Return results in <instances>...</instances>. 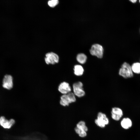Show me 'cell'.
I'll return each instance as SVG.
<instances>
[{"label": "cell", "instance_id": "8992f818", "mask_svg": "<svg viewBox=\"0 0 140 140\" xmlns=\"http://www.w3.org/2000/svg\"><path fill=\"white\" fill-rule=\"evenodd\" d=\"M73 93L76 96L80 97L84 96L85 92L83 88V84L80 81L74 83L72 86Z\"/></svg>", "mask_w": 140, "mask_h": 140}, {"label": "cell", "instance_id": "7c38bea8", "mask_svg": "<svg viewBox=\"0 0 140 140\" xmlns=\"http://www.w3.org/2000/svg\"><path fill=\"white\" fill-rule=\"evenodd\" d=\"M74 73L77 76H81L83 75L84 69L82 66L80 65H76L74 66Z\"/></svg>", "mask_w": 140, "mask_h": 140}, {"label": "cell", "instance_id": "8fae6325", "mask_svg": "<svg viewBox=\"0 0 140 140\" xmlns=\"http://www.w3.org/2000/svg\"><path fill=\"white\" fill-rule=\"evenodd\" d=\"M121 127L125 129H128L132 126V122L131 120L128 118H123L121 122Z\"/></svg>", "mask_w": 140, "mask_h": 140}, {"label": "cell", "instance_id": "277c9868", "mask_svg": "<svg viewBox=\"0 0 140 140\" xmlns=\"http://www.w3.org/2000/svg\"><path fill=\"white\" fill-rule=\"evenodd\" d=\"M90 54L99 58H102L104 53V48L102 46L98 44H95L91 46L89 50Z\"/></svg>", "mask_w": 140, "mask_h": 140}, {"label": "cell", "instance_id": "6da1fadb", "mask_svg": "<svg viewBox=\"0 0 140 140\" xmlns=\"http://www.w3.org/2000/svg\"><path fill=\"white\" fill-rule=\"evenodd\" d=\"M119 74L125 78L132 77L133 75L131 66L126 62H124L122 65L119 69Z\"/></svg>", "mask_w": 140, "mask_h": 140}, {"label": "cell", "instance_id": "5bb4252c", "mask_svg": "<svg viewBox=\"0 0 140 140\" xmlns=\"http://www.w3.org/2000/svg\"><path fill=\"white\" fill-rule=\"evenodd\" d=\"M76 127L78 128L87 132L88 129L85 122L83 121H79L76 124Z\"/></svg>", "mask_w": 140, "mask_h": 140}, {"label": "cell", "instance_id": "e0dca14e", "mask_svg": "<svg viewBox=\"0 0 140 140\" xmlns=\"http://www.w3.org/2000/svg\"><path fill=\"white\" fill-rule=\"evenodd\" d=\"M59 3L58 0H51L49 1L48 2V4L51 7L54 8Z\"/></svg>", "mask_w": 140, "mask_h": 140}, {"label": "cell", "instance_id": "ba28073f", "mask_svg": "<svg viewBox=\"0 0 140 140\" xmlns=\"http://www.w3.org/2000/svg\"><path fill=\"white\" fill-rule=\"evenodd\" d=\"M58 90L62 95L71 92V88L68 83L64 81L60 84Z\"/></svg>", "mask_w": 140, "mask_h": 140}, {"label": "cell", "instance_id": "d6986e66", "mask_svg": "<svg viewBox=\"0 0 140 140\" xmlns=\"http://www.w3.org/2000/svg\"><path fill=\"white\" fill-rule=\"evenodd\" d=\"M139 2L140 3V0L139 1Z\"/></svg>", "mask_w": 140, "mask_h": 140}, {"label": "cell", "instance_id": "7a4b0ae2", "mask_svg": "<svg viewBox=\"0 0 140 140\" xmlns=\"http://www.w3.org/2000/svg\"><path fill=\"white\" fill-rule=\"evenodd\" d=\"M75 96L73 92H71L62 95L60 97V104L64 106H68L70 104L76 101Z\"/></svg>", "mask_w": 140, "mask_h": 140}, {"label": "cell", "instance_id": "9c48e42d", "mask_svg": "<svg viewBox=\"0 0 140 140\" xmlns=\"http://www.w3.org/2000/svg\"><path fill=\"white\" fill-rule=\"evenodd\" d=\"M111 114L112 118L116 121L119 120L123 115L122 109L117 107H114L112 108Z\"/></svg>", "mask_w": 140, "mask_h": 140}, {"label": "cell", "instance_id": "52a82bcc", "mask_svg": "<svg viewBox=\"0 0 140 140\" xmlns=\"http://www.w3.org/2000/svg\"><path fill=\"white\" fill-rule=\"evenodd\" d=\"M13 78L11 75H6L3 78L2 82L3 87L6 89H11L13 86Z\"/></svg>", "mask_w": 140, "mask_h": 140}, {"label": "cell", "instance_id": "30bf717a", "mask_svg": "<svg viewBox=\"0 0 140 140\" xmlns=\"http://www.w3.org/2000/svg\"><path fill=\"white\" fill-rule=\"evenodd\" d=\"M14 120L12 119L9 121L6 120L4 116L0 117V124L5 128L9 129L14 124Z\"/></svg>", "mask_w": 140, "mask_h": 140}, {"label": "cell", "instance_id": "9a60e30c", "mask_svg": "<svg viewBox=\"0 0 140 140\" xmlns=\"http://www.w3.org/2000/svg\"><path fill=\"white\" fill-rule=\"evenodd\" d=\"M131 68L133 72L137 74L140 73V63L136 62L133 64Z\"/></svg>", "mask_w": 140, "mask_h": 140}, {"label": "cell", "instance_id": "3957f363", "mask_svg": "<svg viewBox=\"0 0 140 140\" xmlns=\"http://www.w3.org/2000/svg\"><path fill=\"white\" fill-rule=\"evenodd\" d=\"M94 122L97 126L103 128L109 124V120L105 114L100 112L98 113L97 118L95 120Z\"/></svg>", "mask_w": 140, "mask_h": 140}, {"label": "cell", "instance_id": "4fadbf2b", "mask_svg": "<svg viewBox=\"0 0 140 140\" xmlns=\"http://www.w3.org/2000/svg\"><path fill=\"white\" fill-rule=\"evenodd\" d=\"M87 57L85 54L80 53L78 54L76 57V60L77 61L81 64L85 63L87 60Z\"/></svg>", "mask_w": 140, "mask_h": 140}, {"label": "cell", "instance_id": "2e32d148", "mask_svg": "<svg viewBox=\"0 0 140 140\" xmlns=\"http://www.w3.org/2000/svg\"><path fill=\"white\" fill-rule=\"evenodd\" d=\"M74 130L76 133L80 137L83 138L86 137L87 135V132L78 128L76 127L74 128Z\"/></svg>", "mask_w": 140, "mask_h": 140}, {"label": "cell", "instance_id": "5b68a950", "mask_svg": "<svg viewBox=\"0 0 140 140\" xmlns=\"http://www.w3.org/2000/svg\"><path fill=\"white\" fill-rule=\"evenodd\" d=\"M45 61L47 65H54L59 62V57L57 54L54 52H49L45 55Z\"/></svg>", "mask_w": 140, "mask_h": 140}, {"label": "cell", "instance_id": "ac0fdd59", "mask_svg": "<svg viewBox=\"0 0 140 140\" xmlns=\"http://www.w3.org/2000/svg\"><path fill=\"white\" fill-rule=\"evenodd\" d=\"M130 1L133 3H135L136 2V1H137V0H130Z\"/></svg>", "mask_w": 140, "mask_h": 140}]
</instances>
